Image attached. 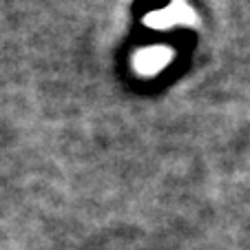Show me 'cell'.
Returning <instances> with one entry per match:
<instances>
[{
	"label": "cell",
	"instance_id": "cell-1",
	"mask_svg": "<svg viewBox=\"0 0 250 250\" xmlns=\"http://www.w3.org/2000/svg\"><path fill=\"white\" fill-rule=\"evenodd\" d=\"M166 51L160 47H153V49H146V51L140 56V66L144 71H155L157 66H162L166 62Z\"/></svg>",
	"mask_w": 250,
	"mask_h": 250
},
{
	"label": "cell",
	"instance_id": "cell-2",
	"mask_svg": "<svg viewBox=\"0 0 250 250\" xmlns=\"http://www.w3.org/2000/svg\"><path fill=\"white\" fill-rule=\"evenodd\" d=\"M184 11H180L177 7H170V9H162V11H155L153 16H148V24H153V27H168V24L173 22H180Z\"/></svg>",
	"mask_w": 250,
	"mask_h": 250
}]
</instances>
